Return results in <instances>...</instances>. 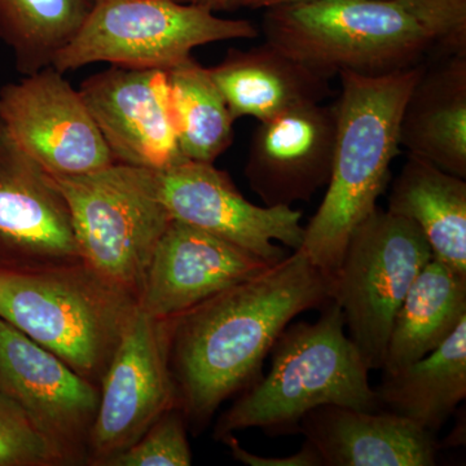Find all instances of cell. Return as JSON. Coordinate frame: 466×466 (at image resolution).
<instances>
[{
    "label": "cell",
    "mask_w": 466,
    "mask_h": 466,
    "mask_svg": "<svg viewBox=\"0 0 466 466\" xmlns=\"http://www.w3.org/2000/svg\"><path fill=\"white\" fill-rule=\"evenodd\" d=\"M0 126L54 177L92 173L116 162L81 94L54 66L0 88Z\"/></svg>",
    "instance_id": "9c48e42d"
},
{
    "label": "cell",
    "mask_w": 466,
    "mask_h": 466,
    "mask_svg": "<svg viewBox=\"0 0 466 466\" xmlns=\"http://www.w3.org/2000/svg\"><path fill=\"white\" fill-rule=\"evenodd\" d=\"M79 260L72 216L56 179L0 126V269L32 271Z\"/></svg>",
    "instance_id": "4fadbf2b"
},
{
    "label": "cell",
    "mask_w": 466,
    "mask_h": 466,
    "mask_svg": "<svg viewBox=\"0 0 466 466\" xmlns=\"http://www.w3.org/2000/svg\"><path fill=\"white\" fill-rule=\"evenodd\" d=\"M375 391L381 410L437 435L466 398V318L431 354L383 372Z\"/></svg>",
    "instance_id": "44dd1931"
},
{
    "label": "cell",
    "mask_w": 466,
    "mask_h": 466,
    "mask_svg": "<svg viewBox=\"0 0 466 466\" xmlns=\"http://www.w3.org/2000/svg\"><path fill=\"white\" fill-rule=\"evenodd\" d=\"M265 42L330 79L377 76L416 66L433 46L395 0H311L268 8Z\"/></svg>",
    "instance_id": "5b68a950"
},
{
    "label": "cell",
    "mask_w": 466,
    "mask_h": 466,
    "mask_svg": "<svg viewBox=\"0 0 466 466\" xmlns=\"http://www.w3.org/2000/svg\"><path fill=\"white\" fill-rule=\"evenodd\" d=\"M422 70L416 66L385 76L339 75L332 173L299 249L332 283L350 236L376 210L390 180L392 161L400 153L401 115Z\"/></svg>",
    "instance_id": "7a4b0ae2"
},
{
    "label": "cell",
    "mask_w": 466,
    "mask_h": 466,
    "mask_svg": "<svg viewBox=\"0 0 466 466\" xmlns=\"http://www.w3.org/2000/svg\"><path fill=\"white\" fill-rule=\"evenodd\" d=\"M158 195L171 219L179 220L250 251L274 266L287 257L285 245L300 249L302 211L291 207H257L214 164L184 159L157 171Z\"/></svg>",
    "instance_id": "7c38bea8"
},
{
    "label": "cell",
    "mask_w": 466,
    "mask_h": 466,
    "mask_svg": "<svg viewBox=\"0 0 466 466\" xmlns=\"http://www.w3.org/2000/svg\"><path fill=\"white\" fill-rule=\"evenodd\" d=\"M186 416L179 407L158 417L128 449L104 466H189L192 451L187 438Z\"/></svg>",
    "instance_id": "d4e9b609"
},
{
    "label": "cell",
    "mask_w": 466,
    "mask_h": 466,
    "mask_svg": "<svg viewBox=\"0 0 466 466\" xmlns=\"http://www.w3.org/2000/svg\"><path fill=\"white\" fill-rule=\"evenodd\" d=\"M118 164L162 171L183 162L167 70L110 66L79 88Z\"/></svg>",
    "instance_id": "5bb4252c"
},
{
    "label": "cell",
    "mask_w": 466,
    "mask_h": 466,
    "mask_svg": "<svg viewBox=\"0 0 466 466\" xmlns=\"http://www.w3.org/2000/svg\"><path fill=\"white\" fill-rule=\"evenodd\" d=\"M95 0H0V39L23 76L52 66L75 39Z\"/></svg>",
    "instance_id": "cb8c5ba5"
},
{
    "label": "cell",
    "mask_w": 466,
    "mask_h": 466,
    "mask_svg": "<svg viewBox=\"0 0 466 466\" xmlns=\"http://www.w3.org/2000/svg\"><path fill=\"white\" fill-rule=\"evenodd\" d=\"M311 0H216L214 12H235L238 9L275 8L281 5H299Z\"/></svg>",
    "instance_id": "f1b7e54d"
},
{
    "label": "cell",
    "mask_w": 466,
    "mask_h": 466,
    "mask_svg": "<svg viewBox=\"0 0 466 466\" xmlns=\"http://www.w3.org/2000/svg\"><path fill=\"white\" fill-rule=\"evenodd\" d=\"M299 433L323 466H433L437 435L388 410L325 404L303 416Z\"/></svg>",
    "instance_id": "e0dca14e"
},
{
    "label": "cell",
    "mask_w": 466,
    "mask_h": 466,
    "mask_svg": "<svg viewBox=\"0 0 466 466\" xmlns=\"http://www.w3.org/2000/svg\"><path fill=\"white\" fill-rule=\"evenodd\" d=\"M177 143L186 159L214 164L231 147L232 118L208 67L195 58L167 70Z\"/></svg>",
    "instance_id": "603a6c76"
},
{
    "label": "cell",
    "mask_w": 466,
    "mask_h": 466,
    "mask_svg": "<svg viewBox=\"0 0 466 466\" xmlns=\"http://www.w3.org/2000/svg\"><path fill=\"white\" fill-rule=\"evenodd\" d=\"M177 2L183 3V5H207V7L213 9L216 0H177Z\"/></svg>",
    "instance_id": "f546056e"
},
{
    "label": "cell",
    "mask_w": 466,
    "mask_h": 466,
    "mask_svg": "<svg viewBox=\"0 0 466 466\" xmlns=\"http://www.w3.org/2000/svg\"><path fill=\"white\" fill-rule=\"evenodd\" d=\"M466 318V276L431 258L417 275L392 321L383 372L420 360Z\"/></svg>",
    "instance_id": "7402d4cb"
},
{
    "label": "cell",
    "mask_w": 466,
    "mask_h": 466,
    "mask_svg": "<svg viewBox=\"0 0 466 466\" xmlns=\"http://www.w3.org/2000/svg\"><path fill=\"white\" fill-rule=\"evenodd\" d=\"M258 34L250 21L217 16L207 5L177 0H95L84 25L52 66L64 75L95 63L168 70L201 46L254 39Z\"/></svg>",
    "instance_id": "8992f818"
},
{
    "label": "cell",
    "mask_w": 466,
    "mask_h": 466,
    "mask_svg": "<svg viewBox=\"0 0 466 466\" xmlns=\"http://www.w3.org/2000/svg\"><path fill=\"white\" fill-rule=\"evenodd\" d=\"M332 287L302 251L294 250L171 319L168 361L187 421L204 428L229 397L258 381L278 337L302 312L323 308Z\"/></svg>",
    "instance_id": "6da1fadb"
},
{
    "label": "cell",
    "mask_w": 466,
    "mask_h": 466,
    "mask_svg": "<svg viewBox=\"0 0 466 466\" xmlns=\"http://www.w3.org/2000/svg\"><path fill=\"white\" fill-rule=\"evenodd\" d=\"M137 311V294L85 260L0 269V318L99 388Z\"/></svg>",
    "instance_id": "277c9868"
},
{
    "label": "cell",
    "mask_w": 466,
    "mask_h": 466,
    "mask_svg": "<svg viewBox=\"0 0 466 466\" xmlns=\"http://www.w3.org/2000/svg\"><path fill=\"white\" fill-rule=\"evenodd\" d=\"M170 332L171 319L152 318L137 309L100 383L87 464L106 465L177 406L168 361Z\"/></svg>",
    "instance_id": "30bf717a"
},
{
    "label": "cell",
    "mask_w": 466,
    "mask_h": 466,
    "mask_svg": "<svg viewBox=\"0 0 466 466\" xmlns=\"http://www.w3.org/2000/svg\"><path fill=\"white\" fill-rule=\"evenodd\" d=\"M0 394L25 410L64 465L87 464L99 386L2 318Z\"/></svg>",
    "instance_id": "8fae6325"
},
{
    "label": "cell",
    "mask_w": 466,
    "mask_h": 466,
    "mask_svg": "<svg viewBox=\"0 0 466 466\" xmlns=\"http://www.w3.org/2000/svg\"><path fill=\"white\" fill-rule=\"evenodd\" d=\"M337 137L336 103L308 104L259 121L245 177L265 207L309 202L327 187Z\"/></svg>",
    "instance_id": "9a60e30c"
},
{
    "label": "cell",
    "mask_w": 466,
    "mask_h": 466,
    "mask_svg": "<svg viewBox=\"0 0 466 466\" xmlns=\"http://www.w3.org/2000/svg\"><path fill=\"white\" fill-rule=\"evenodd\" d=\"M433 45L451 55L466 52V0H395Z\"/></svg>",
    "instance_id": "4316f807"
},
{
    "label": "cell",
    "mask_w": 466,
    "mask_h": 466,
    "mask_svg": "<svg viewBox=\"0 0 466 466\" xmlns=\"http://www.w3.org/2000/svg\"><path fill=\"white\" fill-rule=\"evenodd\" d=\"M231 451L232 458L250 466H323L320 455L309 441H305L302 449L287 458H263L242 449L240 441L233 434H227L220 440Z\"/></svg>",
    "instance_id": "83f0119b"
},
{
    "label": "cell",
    "mask_w": 466,
    "mask_h": 466,
    "mask_svg": "<svg viewBox=\"0 0 466 466\" xmlns=\"http://www.w3.org/2000/svg\"><path fill=\"white\" fill-rule=\"evenodd\" d=\"M388 210L412 220L433 258L466 276V182L410 155L389 195Z\"/></svg>",
    "instance_id": "ffe728a7"
},
{
    "label": "cell",
    "mask_w": 466,
    "mask_h": 466,
    "mask_svg": "<svg viewBox=\"0 0 466 466\" xmlns=\"http://www.w3.org/2000/svg\"><path fill=\"white\" fill-rule=\"evenodd\" d=\"M268 373L227 410L214 428V440L258 428L269 435L299 433L303 416L336 404L380 410L370 370L346 332L341 308L332 299L314 323H290L276 339Z\"/></svg>",
    "instance_id": "3957f363"
},
{
    "label": "cell",
    "mask_w": 466,
    "mask_h": 466,
    "mask_svg": "<svg viewBox=\"0 0 466 466\" xmlns=\"http://www.w3.org/2000/svg\"><path fill=\"white\" fill-rule=\"evenodd\" d=\"M400 144L466 179V52L422 70L401 115Z\"/></svg>",
    "instance_id": "d6986e66"
},
{
    "label": "cell",
    "mask_w": 466,
    "mask_h": 466,
    "mask_svg": "<svg viewBox=\"0 0 466 466\" xmlns=\"http://www.w3.org/2000/svg\"><path fill=\"white\" fill-rule=\"evenodd\" d=\"M55 179L82 258L139 297L153 253L173 220L159 198L157 171L115 162Z\"/></svg>",
    "instance_id": "52a82bcc"
},
{
    "label": "cell",
    "mask_w": 466,
    "mask_h": 466,
    "mask_svg": "<svg viewBox=\"0 0 466 466\" xmlns=\"http://www.w3.org/2000/svg\"><path fill=\"white\" fill-rule=\"evenodd\" d=\"M431 258L424 233L412 220L380 208L350 236L332 299L368 370H382L395 315Z\"/></svg>",
    "instance_id": "ba28073f"
},
{
    "label": "cell",
    "mask_w": 466,
    "mask_h": 466,
    "mask_svg": "<svg viewBox=\"0 0 466 466\" xmlns=\"http://www.w3.org/2000/svg\"><path fill=\"white\" fill-rule=\"evenodd\" d=\"M271 265L238 245L171 220L150 259L137 309L174 319Z\"/></svg>",
    "instance_id": "2e32d148"
},
{
    "label": "cell",
    "mask_w": 466,
    "mask_h": 466,
    "mask_svg": "<svg viewBox=\"0 0 466 466\" xmlns=\"http://www.w3.org/2000/svg\"><path fill=\"white\" fill-rule=\"evenodd\" d=\"M58 465L60 456L25 410L0 394V466Z\"/></svg>",
    "instance_id": "484cf974"
},
{
    "label": "cell",
    "mask_w": 466,
    "mask_h": 466,
    "mask_svg": "<svg viewBox=\"0 0 466 466\" xmlns=\"http://www.w3.org/2000/svg\"><path fill=\"white\" fill-rule=\"evenodd\" d=\"M227 101L232 118H272L299 106L323 103L329 79L262 43L249 50L229 48L218 66L208 67Z\"/></svg>",
    "instance_id": "ac0fdd59"
}]
</instances>
